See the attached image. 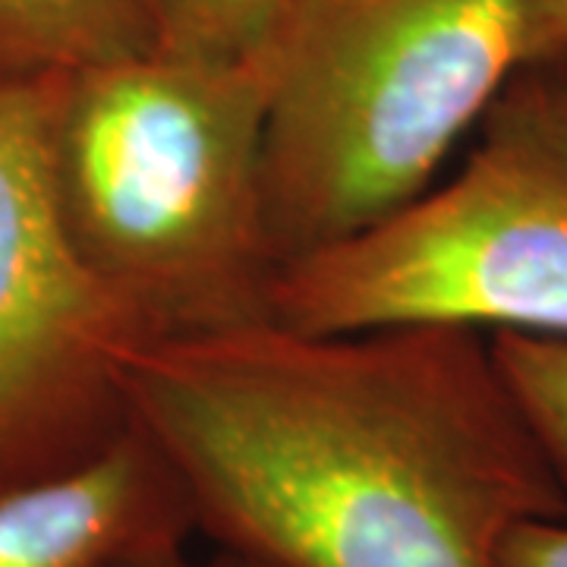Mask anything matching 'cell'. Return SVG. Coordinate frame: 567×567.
Returning a JSON list of instances; mask_svg holds the SVG:
<instances>
[{
	"label": "cell",
	"instance_id": "cell-11",
	"mask_svg": "<svg viewBox=\"0 0 567 567\" xmlns=\"http://www.w3.org/2000/svg\"><path fill=\"white\" fill-rule=\"evenodd\" d=\"M107 567H271L259 561V558H249L244 551H234V548L212 546L196 548V539H183V543H167V546L145 548L136 555H126L121 561Z\"/></svg>",
	"mask_w": 567,
	"mask_h": 567
},
{
	"label": "cell",
	"instance_id": "cell-10",
	"mask_svg": "<svg viewBox=\"0 0 567 567\" xmlns=\"http://www.w3.org/2000/svg\"><path fill=\"white\" fill-rule=\"evenodd\" d=\"M498 567H567V511L511 529L498 551Z\"/></svg>",
	"mask_w": 567,
	"mask_h": 567
},
{
	"label": "cell",
	"instance_id": "cell-2",
	"mask_svg": "<svg viewBox=\"0 0 567 567\" xmlns=\"http://www.w3.org/2000/svg\"><path fill=\"white\" fill-rule=\"evenodd\" d=\"M271 48L244 61L152 51L58 76L48 117L58 215L148 341L271 319L281 271L262 199Z\"/></svg>",
	"mask_w": 567,
	"mask_h": 567
},
{
	"label": "cell",
	"instance_id": "cell-12",
	"mask_svg": "<svg viewBox=\"0 0 567 567\" xmlns=\"http://www.w3.org/2000/svg\"><path fill=\"white\" fill-rule=\"evenodd\" d=\"M567 61V0H533L529 66Z\"/></svg>",
	"mask_w": 567,
	"mask_h": 567
},
{
	"label": "cell",
	"instance_id": "cell-13",
	"mask_svg": "<svg viewBox=\"0 0 567 567\" xmlns=\"http://www.w3.org/2000/svg\"><path fill=\"white\" fill-rule=\"evenodd\" d=\"M565 66H567V61H565Z\"/></svg>",
	"mask_w": 567,
	"mask_h": 567
},
{
	"label": "cell",
	"instance_id": "cell-8",
	"mask_svg": "<svg viewBox=\"0 0 567 567\" xmlns=\"http://www.w3.org/2000/svg\"><path fill=\"white\" fill-rule=\"evenodd\" d=\"M297 0H145L155 51L189 61H244L268 51Z\"/></svg>",
	"mask_w": 567,
	"mask_h": 567
},
{
	"label": "cell",
	"instance_id": "cell-9",
	"mask_svg": "<svg viewBox=\"0 0 567 567\" xmlns=\"http://www.w3.org/2000/svg\"><path fill=\"white\" fill-rule=\"evenodd\" d=\"M492 357L533 435L567 486V338L488 334Z\"/></svg>",
	"mask_w": 567,
	"mask_h": 567
},
{
	"label": "cell",
	"instance_id": "cell-6",
	"mask_svg": "<svg viewBox=\"0 0 567 567\" xmlns=\"http://www.w3.org/2000/svg\"><path fill=\"white\" fill-rule=\"evenodd\" d=\"M199 539L177 473L136 425L92 461L0 495V567H107Z\"/></svg>",
	"mask_w": 567,
	"mask_h": 567
},
{
	"label": "cell",
	"instance_id": "cell-5",
	"mask_svg": "<svg viewBox=\"0 0 567 567\" xmlns=\"http://www.w3.org/2000/svg\"><path fill=\"white\" fill-rule=\"evenodd\" d=\"M54 85L0 89V495L121 439L126 369L148 341L66 240L48 171Z\"/></svg>",
	"mask_w": 567,
	"mask_h": 567
},
{
	"label": "cell",
	"instance_id": "cell-4",
	"mask_svg": "<svg viewBox=\"0 0 567 567\" xmlns=\"http://www.w3.org/2000/svg\"><path fill=\"white\" fill-rule=\"evenodd\" d=\"M271 319L300 331L454 324L567 338V66H524L464 164L420 199L284 265Z\"/></svg>",
	"mask_w": 567,
	"mask_h": 567
},
{
	"label": "cell",
	"instance_id": "cell-7",
	"mask_svg": "<svg viewBox=\"0 0 567 567\" xmlns=\"http://www.w3.org/2000/svg\"><path fill=\"white\" fill-rule=\"evenodd\" d=\"M152 51L145 0H0V89Z\"/></svg>",
	"mask_w": 567,
	"mask_h": 567
},
{
	"label": "cell",
	"instance_id": "cell-1",
	"mask_svg": "<svg viewBox=\"0 0 567 567\" xmlns=\"http://www.w3.org/2000/svg\"><path fill=\"white\" fill-rule=\"evenodd\" d=\"M126 404L196 536L271 567H498L511 529L567 511L473 328L265 319L145 341Z\"/></svg>",
	"mask_w": 567,
	"mask_h": 567
},
{
	"label": "cell",
	"instance_id": "cell-3",
	"mask_svg": "<svg viewBox=\"0 0 567 567\" xmlns=\"http://www.w3.org/2000/svg\"><path fill=\"white\" fill-rule=\"evenodd\" d=\"M533 0H297L275 39L262 133L278 268L432 189L529 66Z\"/></svg>",
	"mask_w": 567,
	"mask_h": 567
}]
</instances>
